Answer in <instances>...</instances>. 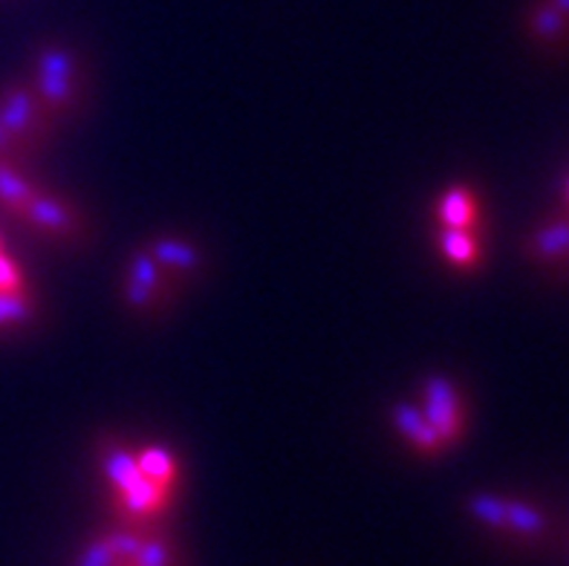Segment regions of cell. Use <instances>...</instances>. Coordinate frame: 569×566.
<instances>
[{
  "mask_svg": "<svg viewBox=\"0 0 569 566\" xmlns=\"http://www.w3.org/2000/svg\"><path fill=\"white\" fill-rule=\"evenodd\" d=\"M440 249L451 264L471 266L477 260V240L466 229H446L440 237Z\"/></svg>",
  "mask_w": 569,
  "mask_h": 566,
  "instance_id": "obj_14",
  "label": "cell"
},
{
  "mask_svg": "<svg viewBox=\"0 0 569 566\" xmlns=\"http://www.w3.org/2000/svg\"><path fill=\"white\" fill-rule=\"evenodd\" d=\"M119 566H130V564H128V560H122V564H119Z\"/></svg>",
  "mask_w": 569,
  "mask_h": 566,
  "instance_id": "obj_24",
  "label": "cell"
},
{
  "mask_svg": "<svg viewBox=\"0 0 569 566\" xmlns=\"http://www.w3.org/2000/svg\"><path fill=\"white\" fill-rule=\"evenodd\" d=\"M422 416L428 419L442 445L455 443L462 430V396L446 376H431L422 381Z\"/></svg>",
  "mask_w": 569,
  "mask_h": 566,
  "instance_id": "obj_2",
  "label": "cell"
},
{
  "mask_svg": "<svg viewBox=\"0 0 569 566\" xmlns=\"http://www.w3.org/2000/svg\"><path fill=\"white\" fill-rule=\"evenodd\" d=\"M148 255L157 260L159 266H166V269H173V272H197L200 269V251L194 249L186 240H173V237H159L148 246Z\"/></svg>",
  "mask_w": 569,
  "mask_h": 566,
  "instance_id": "obj_8",
  "label": "cell"
},
{
  "mask_svg": "<svg viewBox=\"0 0 569 566\" xmlns=\"http://www.w3.org/2000/svg\"><path fill=\"white\" fill-rule=\"evenodd\" d=\"M21 151H23L21 145L14 142V139L9 137L7 130L0 128V159H3V157H12V153H21Z\"/></svg>",
  "mask_w": 569,
  "mask_h": 566,
  "instance_id": "obj_22",
  "label": "cell"
},
{
  "mask_svg": "<svg viewBox=\"0 0 569 566\" xmlns=\"http://www.w3.org/2000/svg\"><path fill=\"white\" fill-rule=\"evenodd\" d=\"M101 468H104V477L110 480V486L116 488V495L128 491V488L142 477L137 466V454H130L128 448H122V445H113V448L104 451V457H101Z\"/></svg>",
  "mask_w": 569,
  "mask_h": 566,
  "instance_id": "obj_9",
  "label": "cell"
},
{
  "mask_svg": "<svg viewBox=\"0 0 569 566\" xmlns=\"http://www.w3.org/2000/svg\"><path fill=\"white\" fill-rule=\"evenodd\" d=\"M104 540L110 544V549H113L116 555L122 560H130L133 555H137V549L142 546L144 535L139 532V526H124V529H116V532H108L104 535Z\"/></svg>",
  "mask_w": 569,
  "mask_h": 566,
  "instance_id": "obj_18",
  "label": "cell"
},
{
  "mask_svg": "<svg viewBox=\"0 0 569 566\" xmlns=\"http://www.w3.org/2000/svg\"><path fill=\"white\" fill-rule=\"evenodd\" d=\"M29 318H32V301L23 295V289L0 292V327H7V324H27Z\"/></svg>",
  "mask_w": 569,
  "mask_h": 566,
  "instance_id": "obj_17",
  "label": "cell"
},
{
  "mask_svg": "<svg viewBox=\"0 0 569 566\" xmlns=\"http://www.w3.org/2000/svg\"><path fill=\"white\" fill-rule=\"evenodd\" d=\"M38 188L29 180H23L21 173L9 168L3 159H0V206H7L12 215H21V208L32 200V193Z\"/></svg>",
  "mask_w": 569,
  "mask_h": 566,
  "instance_id": "obj_11",
  "label": "cell"
},
{
  "mask_svg": "<svg viewBox=\"0 0 569 566\" xmlns=\"http://www.w3.org/2000/svg\"><path fill=\"white\" fill-rule=\"evenodd\" d=\"M532 251L538 258H558V255L569 251V222L543 226V229L532 237Z\"/></svg>",
  "mask_w": 569,
  "mask_h": 566,
  "instance_id": "obj_15",
  "label": "cell"
},
{
  "mask_svg": "<svg viewBox=\"0 0 569 566\" xmlns=\"http://www.w3.org/2000/svg\"><path fill=\"white\" fill-rule=\"evenodd\" d=\"M12 289H23V280L12 260L0 255V292H12Z\"/></svg>",
  "mask_w": 569,
  "mask_h": 566,
  "instance_id": "obj_21",
  "label": "cell"
},
{
  "mask_svg": "<svg viewBox=\"0 0 569 566\" xmlns=\"http://www.w3.org/2000/svg\"><path fill=\"white\" fill-rule=\"evenodd\" d=\"M561 27H563V14L558 12L556 7H547L541 9V12L535 14V21H532V29L538 32L541 38H556L561 36Z\"/></svg>",
  "mask_w": 569,
  "mask_h": 566,
  "instance_id": "obj_20",
  "label": "cell"
},
{
  "mask_svg": "<svg viewBox=\"0 0 569 566\" xmlns=\"http://www.w3.org/2000/svg\"><path fill=\"white\" fill-rule=\"evenodd\" d=\"M128 564L130 566H173V549L166 538L144 535L142 546H139L137 555H133Z\"/></svg>",
  "mask_w": 569,
  "mask_h": 566,
  "instance_id": "obj_16",
  "label": "cell"
},
{
  "mask_svg": "<svg viewBox=\"0 0 569 566\" xmlns=\"http://www.w3.org/2000/svg\"><path fill=\"white\" fill-rule=\"evenodd\" d=\"M466 512L477 524L491 532H506V497L500 495H471L466 500Z\"/></svg>",
  "mask_w": 569,
  "mask_h": 566,
  "instance_id": "obj_13",
  "label": "cell"
},
{
  "mask_svg": "<svg viewBox=\"0 0 569 566\" xmlns=\"http://www.w3.org/2000/svg\"><path fill=\"white\" fill-rule=\"evenodd\" d=\"M159 292H162V266L148 251H139L137 258L130 260L128 295L124 298L133 309H148Z\"/></svg>",
  "mask_w": 569,
  "mask_h": 566,
  "instance_id": "obj_5",
  "label": "cell"
},
{
  "mask_svg": "<svg viewBox=\"0 0 569 566\" xmlns=\"http://www.w3.org/2000/svg\"><path fill=\"white\" fill-rule=\"evenodd\" d=\"M137 466L142 477H148V480L162 488L171 486L173 477H177V463H173L166 448H142L137 454Z\"/></svg>",
  "mask_w": 569,
  "mask_h": 566,
  "instance_id": "obj_12",
  "label": "cell"
},
{
  "mask_svg": "<svg viewBox=\"0 0 569 566\" xmlns=\"http://www.w3.org/2000/svg\"><path fill=\"white\" fill-rule=\"evenodd\" d=\"M43 113L47 110L38 108L36 96L23 90V87H9L0 96V128L7 130L9 137L21 145L23 151H29L32 145L43 142V137H47Z\"/></svg>",
  "mask_w": 569,
  "mask_h": 566,
  "instance_id": "obj_3",
  "label": "cell"
},
{
  "mask_svg": "<svg viewBox=\"0 0 569 566\" xmlns=\"http://www.w3.org/2000/svg\"><path fill=\"white\" fill-rule=\"evenodd\" d=\"M119 564H122V558L110 549V544L104 538L87 544L84 549H81L79 560H76V566H119Z\"/></svg>",
  "mask_w": 569,
  "mask_h": 566,
  "instance_id": "obj_19",
  "label": "cell"
},
{
  "mask_svg": "<svg viewBox=\"0 0 569 566\" xmlns=\"http://www.w3.org/2000/svg\"><path fill=\"white\" fill-rule=\"evenodd\" d=\"M38 99L52 116H67L79 105V61L58 47H47L38 56Z\"/></svg>",
  "mask_w": 569,
  "mask_h": 566,
  "instance_id": "obj_1",
  "label": "cell"
},
{
  "mask_svg": "<svg viewBox=\"0 0 569 566\" xmlns=\"http://www.w3.org/2000/svg\"><path fill=\"white\" fill-rule=\"evenodd\" d=\"M552 7H556L561 14H569V0H552Z\"/></svg>",
  "mask_w": 569,
  "mask_h": 566,
  "instance_id": "obj_23",
  "label": "cell"
},
{
  "mask_svg": "<svg viewBox=\"0 0 569 566\" xmlns=\"http://www.w3.org/2000/svg\"><path fill=\"white\" fill-rule=\"evenodd\" d=\"M393 425L402 437H408L413 443V448L422 454H440L446 445L440 443L437 430L428 425V419L422 416V410L417 405H408V401H399L393 405Z\"/></svg>",
  "mask_w": 569,
  "mask_h": 566,
  "instance_id": "obj_6",
  "label": "cell"
},
{
  "mask_svg": "<svg viewBox=\"0 0 569 566\" xmlns=\"http://www.w3.org/2000/svg\"><path fill=\"white\" fill-rule=\"evenodd\" d=\"M440 220L448 229H469L477 220V206L471 191L466 188H451L440 200Z\"/></svg>",
  "mask_w": 569,
  "mask_h": 566,
  "instance_id": "obj_10",
  "label": "cell"
},
{
  "mask_svg": "<svg viewBox=\"0 0 569 566\" xmlns=\"http://www.w3.org/2000/svg\"><path fill=\"white\" fill-rule=\"evenodd\" d=\"M547 526V515L538 506L520 500V497H506V535L538 540Z\"/></svg>",
  "mask_w": 569,
  "mask_h": 566,
  "instance_id": "obj_7",
  "label": "cell"
},
{
  "mask_svg": "<svg viewBox=\"0 0 569 566\" xmlns=\"http://www.w3.org/2000/svg\"><path fill=\"white\" fill-rule=\"evenodd\" d=\"M18 217L41 235L58 237V240H76L84 229V220L79 217L76 206H70L64 197H56V193L36 191Z\"/></svg>",
  "mask_w": 569,
  "mask_h": 566,
  "instance_id": "obj_4",
  "label": "cell"
}]
</instances>
